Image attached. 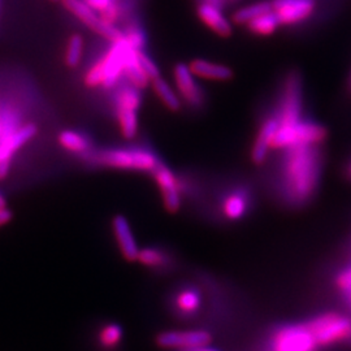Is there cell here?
<instances>
[{"instance_id": "1", "label": "cell", "mask_w": 351, "mask_h": 351, "mask_svg": "<svg viewBox=\"0 0 351 351\" xmlns=\"http://www.w3.org/2000/svg\"><path fill=\"white\" fill-rule=\"evenodd\" d=\"M322 151L319 146H298L282 151L278 167V188L291 206H303L317 191L322 177Z\"/></svg>"}, {"instance_id": "2", "label": "cell", "mask_w": 351, "mask_h": 351, "mask_svg": "<svg viewBox=\"0 0 351 351\" xmlns=\"http://www.w3.org/2000/svg\"><path fill=\"white\" fill-rule=\"evenodd\" d=\"M84 158L88 163L106 168L149 173H152L154 169L162 163L156 152L146 146H124L101 150L93 149L85 154Z\"/></svg>"}, {"instance_id": "3", "label": "cell", "mask_w": 351, "mask_h": 351, "mask_svg": "<svg viewBox=\"0 0 351 351\" xmlns=\"http://www.w3.org/2000/svg\"><path fill=\"white\" fill-rule=\"evenodd\" d=\"M134 47L128 42L125 36L110 43L108 50L94 64L85 75V84L88 88H112L125 78V66L129 52ZM136 50V49H134Z\"/></svg>"}, {"instance_id": "4", "label": "cell", "mask_w": 351, "mask_h": 351, "mask_svg": "<svg viewBox=\"0 0 351 351\" xmlns=\"http://www.w3.org/2000/svg\"><path fill=\"white\" fill-rule=\"evenodd\" d=\"M328 137L324 125L302 119L295 124L280 125L274 139V150L284 151L298 146H319Z\"/></svg>"}, {"instance_id": "5", "label": "cell", "mask_w": 351, "mask_h": 351, "mask_svg": "<svg viewBox=\"0 0 351 351\" xmlns=\"http://www.w3.org/2000/svg\"><path fill=\"white\" fill-rule=\"evenodd\" d=\"M141 107L142 90L129 82L123 84L114 95V111L120 133L125 139H134L138 134Z\"/></svg>"}, {"instance_id": "6", "label": "cell", "mask_w": 351, "mask_h": 351, "mask_svg": "<svg viewBox=\"0 0 351 351\" xmlns=\"http://www.w3.org/2000/svg\"><path fill=\"white\" fill-rule=\"evenodd\" d=\"M317 346H326L351 339V319L336 313H328L307 323Z\"/></svg>"}, {"instance_id": "7", "label": "cell", "mask_w": 351, "mask_h": 351, "mask_svg": "<svg viewBox=\"0 0 351 351\" xmlns=\"http://www.w3.org/2000/svg\"><path fill=\"white\" fill-rule=\"evenodd\" d=\"M276 113L280 119V125L295 124L303 119V86L298 73H290L287 77Z\"/></svg>"}, {"instance_id": "8", "label": "cell", "mask_w": 351, "mask_h": 351, "mask_svg": "<svg viewBox=\"0 0 351 351\" xmlns=\"http://www.w3.org/2000/svg\"><path fill=\"white\" fill-rule=\"evenodd\" d=\"M64 7L75 14V17L93 32L99 34L101 38L108 40L110 43L116 42L124 37L123 29L119 26L111 25L101 19V14L90 8L84 0H62Z\"/></svg>"}, {"instance_id": "9", "label": "cell", "mask_w": 351, "mask_h": 351, "mask_svg": "<svg viewBox=\"0 0 351 351\" xmlns=\"http://www.w3.org/2000/svg\"><path fill=\"white\" fill-rule=\"evenodd\" d=\"M151 175L160 191L164 208L169 213H178L182 206L184 191L181 178L164 163L159 164Z\"/></svg>"}, {"instance_id": "10", "label": "cell", "mask_w": 351, "mask_h": 351, "mask_svg": "<svg viewBox=\"0 0 351 351\" xmlns=\"http://www.w3.org/2000/svg\"><path fill=\"white\" fill-rule=\"evenodd\" d=\"M274 351H316L317 343L307 324L288 326L280 330L272 339Z\"/></svg>"}, {"instance_id": "11", "label": "cell", "mask_w": 351, "mask_h": 351, "mask_svg": "<svg viewBox=\"0 0 351 351\" xmlns=\"http://www.w3.org/2000/svg\"><path fill=\"white\" fill-rule=\"evenodd\" d=\"M213 336L207 330H168L156 336L155 342L162 349L189 350L210 345Z\"/></svg>"}, {"instance_id": "12", "label": "cell", "mask_w": 351, "mask_h": 351, "mask_svg": "<svg viewBox=\"0 0 351 351\" xmlns=\"http://www.w3.org/2000/svg\"><path fill=\"white\" fill-rule=\"evenodd\" d=\"M281 26H294L307 21L316 11V0H271Z\"/></svg>"}, {"instance_id": "13", "label": "cell", "mask_w": 351, "mask_h": 351, "mask_svg": "<svg viewBox=\"0 0 351 351\" xmlns=\"http://www.w3.org/2000/svg\"><path fill=\"white\" fill-rule=\"evenodd\" d=\"M173 82L182 103L193 108H201L204 103V93L198 78L191 73L188 64H176L173 68Z\"/></svg>"}, {"instance_id": "14", "label": "cell", "mask_w": 351, "mask_h": 351, "mask_svg": "<svg viewBox=\"0 0 351 351\" xmlns=\"http://www.w3.org/2000/svg\"><path fill=\"white\" fill-rule=\"evenodd\" d=\"M280 128V119L276 111L265 116L263 123L259 126L256 137L251 146L250 159L255 165H263L268 159L271 151H274V139Z\"/></svg>"}, {"instance_id": "15", "label": "cell", "mask_w": 351, "mask_h": 351, "mask_svg": "<svg viewBox=\"0 0 351 351\" xmlns=\"http://www.w3.org/2000/svg\"><path fill=\"white\" fill-rule=\"evenodd\" d=\"M197 16L202 24L207 26L213 33L221 38H229L233 34V23L226 17L223 10L208 0H203L197 7Z\"/></svg>"}, {"instance_id": "16", "label": "cell", "mask_w": 351, "mask_h": 351, "mask_svg": "<svg viewBox=\"0 0 351 351\" xmlns=\"http://www.w3.org/2000/svg\"><path fill=\"white\" fill-rule=\"evenodd\" d=\"M112 230L114 239L119 245L123 256L128 262H137L138 261V243L134 237L133 229L130 223L128 221L124 215H116L112 219Z\"/></svg>"}, {"instance_id": "17", "label": "cell", "mask_w": 351, "mask_h": 351, "mask_svg": "<svg viewBox=\"0 0 351 351\" xmlns=\"http://www.w3.org/2000/svg\"><path fill=\"white\" fill-rule=\"evenodd\" d=\"M191 73L198 80L213 81V82H226L233 78V69L228 65L213 63L206 59H193L188 63Z\"/></svg>"}, {"instance_id": "18", "label": "cell", "mask_w": 351, "mask_h": 351, "mask_svg": "<svg viewBox=\"0 0 351 351\" xmlns=\"http://www.w3.org/2000/svg\"><path fill=\"white\" fill-rule=\"evenodd\" d=\"M250 208V197L242 190L236 189L228 193L221 202V213L230 221H237L247 213Z\"/></svg>"}, {"instance_id": "19", "label": "cell", "mask_w": 351, "mask_h": 351, "mask_svg": "<svg viewBox=\"0 0 351 351\" xmlns=\"http://www.w3.org/2000/svg\"><path fill=\"white\" fill-rule=\"evenodd\" d=\"M37 134V128L34 125H26L11 133L7 138L0 143V162L11 159L13 152L19 150L24 143L33 138Z\"/></svg>"}, {"instance_id": "20", "label": "cell", "mask_w": 351, "mask_h": 351, "mask_svg": "<svg viewBox=\"0 0 351 351\" xmlns=\"http://www.w3.org/2000/svg\"><path fill=\"white\" fill-rule=\"evenodd\" d=\"M151 88L154 90L155 95L158 99L163 103L164 107L169 110L171 112H178L182 108V101L176 91L175 88L169 85V82L163 78L159 77L151 82Z\"/></svg>"}, {"instance_id": "21", "label": "cell", "mask_w": 351, "mask_h": 351, "mask_svg": "<svg viewBox=\"0 0 351 351\" xmlns=\"http://www.w3.org/2000/svg\"><path fill=\"white\" fill-rule=\"evenodd\" d=\"M272 11V4L271 0H261V1H254L250 4H246L241 8H237L233 14H232V23L233 25L246 26L250 24L252 20L258 19L264 13L271 12Z\"/></svg>"}, {"instance_id": "22", "label": "cell", "mask_w": 351, "mask_h": 351, "mask_svg": "<svg viewBox=\"0 0 351 351\" xmlns=\"http://www.w3.org/2000/svg\"><path fill=\"white\" fill-rule=\"evenodd\" d=\"M138 52L139 50L134 49L129 52L126 60L125 78L130 85L136 86L139 90H145L150 86L151 80L139 63Z\"/></svg>"}, {"instance_id": "23", "label": "cell", "mask_w": 351, "mask_h": 351, "mask_svg": "<svg viewBox=\"0 0 351 351\" xmlns=\"http://www.w3.org/2000/svg\"><path fill=\"white\" fill-rule=\"evenodd\" d=\"M90 8L99 13L101 19L111 25L117 26V23L124 16V8L119 0H84Z\"/></svg>"}, {"instance_id": "24", "label": "cell", "mask_w": 351, "mask_h": 351, "mask_svg": "<svg viewBox=\"0 0 351 351\" xmlns=\"http://www.w3.org/2000/svg\"><path fill=\"white\" fill-rule=\"evenodd\" d=\"M245 27L254 36L269 37L276 33L277 30L281 27V24L277 19L276 13L271 11V12L264 13L258 19L252 20L250 24H247Z\"/></svg>"}, {"instance_id": "25", "label": "cell", "mask_w": 351, "mask_h": 351, "mask_svg": "<svg viewBox=\"0 0 351 351\" xmlns=\"http://www.w3.org/2000/svg\"><path fill=\"white\" fill-rule=\"evenodd\" d=\"M59 143L65 150L85 155L93 150V142L85 134L75 130H63L59 134Z\"/></svg>"}, {"instance_id": "26", "label": "cell", "mask_w": 351, "mask_h": 351, "mask_svg": "<svg viewBox=\"0 0 351 351\" xmlns=\"http://www.w3.org/2000/svg\"><path fill=\"white\" fill-rule=\"evenodd\" d=\"M201 294L195 289H184L176 295V308L185 316L195 314L201 308Z\"/></svg>"}, {"instance_id": "27", "label": "cell", "mask_w": 351, "mask_h": 351, "mask_svg": "<svg viewBox=\"0 0 351 351\" xmlns=\"http://www.w3.org/2000/svg\"><path fill=\"white\" fill-rule=\"evenodd\" d=\"M123 339V328L116 324L110 323L101 326L98 333V342L104 349H114L120 345Z\"/></svg>"}, {"instance_id": "28", "label": "cell", "mask_w": 351, "mask_h": 351, "mask_svg": "<svg viewBox=\"0 0 351 351\" xmlns=\"http://www.w3.org/2000/svg\"><path fill=\"white\" fill-rule=\"evenodd\" d=\"M84 55V38L80 34H73L68 39L66 50H65V64L69 68L78 66Z\"/></svg>"}, {"instance_id": "29", "label": "cell", "mask_w": 351, "mask_h": 351, "mask_svg": "<svg viewBox=\"0 0 351 351\" xmlns=\"http://www.w3.org/2000/svg\"><path fill=\"white\" fill-rule=\"evenodd\" d=\"M141 264L151 267V268H159L167 263V255L163 251L155 247H145L139 251L138 261Z\"/></svg>"}, {"instance_id": "30", "label": "cell", "mask_w": 351, "mask_h": 351, "mask_svg": "<svg viewBox=\"0 0 351 351\" xmlns=\"http://www.w3.org/2000/svg\"><path fill=\"white\" fill-rule=\"evenodd\" d=\"M139 63L142 65V68L145 69L146 75H149V78L151 80V82L159 77H162L160 75V71H159V66L156 65V63L151 59L150 56L146 53V51L142 50L138 52Z\"/></svg>"}, {"instance_id": "31", "label": "cell", "mask_w": 351, "mask_h": 351, "mask_svg": "<svg viewBox=\"0 0 351 351\" xmlns=\"http://www.w3.org/2000/svg\"><path fill=\"white\" fill-rule=\"evenodd\" d=\"M337 287L342 291L348 293L351 290V267L346 268L345 271H342L337 277Z\"/></svg>"}, {"instance_id": "32", "label": "cell", "mask_w": 351, "mask_h": 351, "mask_svg": "<svg viewBox=\"0 0 351 351\" xmlns=\"http://www.w3.org/2000/svg\"><path fill=\"white\" fill-rule=\"evenodd\" d=\"M13 213L5 207L0 208V226H7L12 220Z\"/></svg>"}, {"instance_id": "33", "label": "cell", "mask_w": 351, "mask_h": 351, "mask_svg": "<svg viewBox=\"0 0 351 351\" xmlns=\"http://www.w3.org/2000/svg\"><path fill=\"white\" fill-rule=\"evenodd\" d=\"M10 168H11V159L0 162V180H4L8 176Z\"/></svg>"}, {"instance_id": "34", "label": "cell", "mask_w": 351, "mask_h": 351, "mask_svg": "<svg viewBox=\"0 0 351 351\" xmlns=\"http://www.w3.org/2000/svg\"><path fill=\"white\" fill-rule=\"evenodd\" d=\"M184 351H217L213 349V348H210L208 345L207 346H201V348H194V349H189V350Z\"/></svg>"}, {"instance_id": "35", "label": "cell", "mask_w": 351, "mask_h": 351, "mask_svg": "<svg viewBox=\"0 0 351 351\" xmlns=\"http://www.w3.org/2000/svg\"><path fill=\"white\" fill-rule=\"evenodd\" d=\"M345 173H346L348 178L351 181V160L349 162V164L346 165V172H345Z\"/></svg>"}, {"instance_id": "36", "label": "cell", "mask_w": 351, "mask_h": 351, "mask_svg": "<svg viewBox=\"0 0 351 351\" xmlns=\"http://www.w3.org/2000/svg\"><path fill=\"white\" fill-rule=\"evenodd\" d=\"M5 206H7V202L3 198V195L0 194V208H5Z\"/></svg>"}, {"instance_id": "37", "label": "cell", "mask_w": 351, "mask_h": 351, "mask_svg": "<svg viewBox=\"0 0 351 351\" xmlns=\"http://www.w3.org/2000/svg\"><path fill=\"white\" fill-rule=\"evenodd\" d=\"M208 1H211V3H215V4H217L219 7H221V4H223V1H221V0H208Z\"/></svg>"}, {"instance_id": "38", "label": "cell", "mask_w": 351, "mask_h": 351, "mask_svg": "<svg viewBox=\"0 0 351 351\" xmlns=\"http://www.w3.org/2000/svg\"><path fill=\"white\" fill-rule=\"evenodd\" d=\"M346 294H348V298H349V300H350V303H351V290H350V291H348V293H346Z\"/></svg>"}, {"instance_id": "39", "label": "cell", "mask_w": 351, "mask_h": 351, "mask_svg": "<svg viewBox=\"0 0 351 351\" xmlns=\"http://www.w3.org/2000/svg\"><path fill=\"white\" fill-rule=\"evenodd\" d=\"M1 129H3V128H1V123H0V136H1Z\"/></svg>"}, {"instance_id": "40", "label": "cell", "mask_w": 351, "mask_h": 351, "mask_svg": "<svg viewBox=\"0 0 351 351\" xmlns=\"http://www.w3.org/2000/svg\"><path fill=\"white\" fill-rule=\"evenodd\" d=\"M350 88H351V81H350Z\"/></svg>"}]
</instances>
